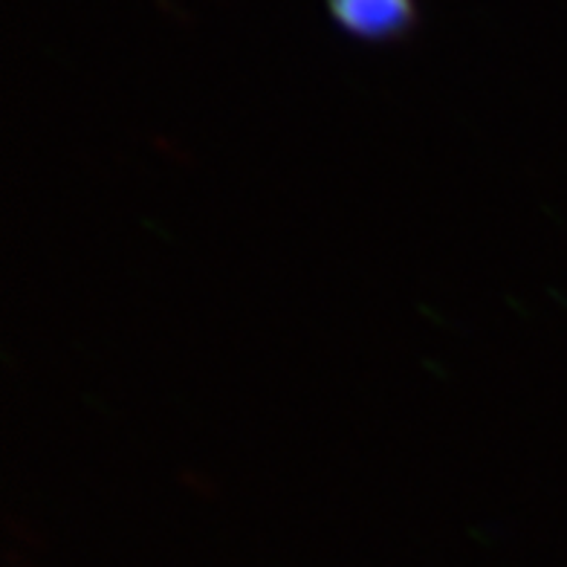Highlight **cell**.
<instances>
[{"instance_id": "6da1fadb", "label": "cell", "mask_w": 567, "mask_h": 567, "mask_svg": "<svg viewBox=\"0 0 567 567\" xmlns=\"http://www.w3.org/2000/svg\"><path fill=\"white\" fill-rule=\"evenodd\" d=\"M330 12L344 32L362 41H391L411 30V0H330Z\"/></svg>"}]
</instances>
